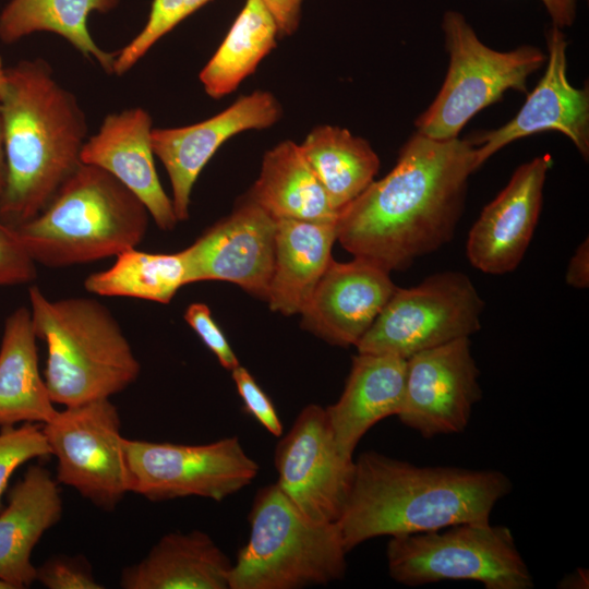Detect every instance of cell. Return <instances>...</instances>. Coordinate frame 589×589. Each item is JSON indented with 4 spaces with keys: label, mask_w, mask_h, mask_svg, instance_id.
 Here are the masks:
<instances>
[{
    "label": "cell",
    "mask_w": 589,
    "mask_h": 589,
    "mask_svg": "<svg viewBox=\"0 0 589 589\" xmlns=\"http://www.w3.org/2000/svg\"><path fill=\"white\" fill-rule=\"evenodd\" d=\"M474 171L468 139L413 133L394 168L339 211L338 241L389 273L409 267L453 239Z\"/></svg>",
    "instance_id": "cell-1"
},
{
    "label": "cell",
    "mask_w": 589,
    "mask_h": 589,
    "mask_svg": "<svg viewBox=\"0 0 589 589\" xmlns=\"http://www.w3.org/2000/svg\"><path fill=\"white\" fill-rule=\"evenodd\" d=\"M512 486L498 470L420 467L364 452L354 460L351 489L337 525L350 552L381 536L489 522L493 507Z\"/></svg>",
    "instance_id": "cell-2"
},
{
    "label": "cell",
    "mask_w": 589,
    "mask_h": 589,
    "mask_svg": "<svg viewBox=\"0 0 589 589\" xmlns=\"http://www.w3.org/2000/svg\"><path fill=\"white\" fill-rule=\"evenodd\" d=\"M7 184L0 220L16 228L39 214L82 164L86 117L41 58L5 68L0 96Z\"/></svg>",
    "instance_id": "cell-3"
},
{
    "label": "cell",
    "mask_w": 589,
    "mask_h": 589,
    "mask_svg": "<svg viewBox=\"0 0 589 589\" xmlns=\"http://www.w3.org/2000/svg\"><path fill=\"white\" fill-rule=\"evenodd\" d=\"M37 338L47 346L44 378L53 404L110 398L133 384L141 364L107 306L87 297L51 300L28 289Z\"/></svg>",
    "instance_id": "cell-4"
},
{
    "label": "cell",
    "mask_w": 589,
    "mask_h": 589,
    "mask_svg": "<svg viewBox=\"0 0 589 589\" xmlns=\"http://www.w3.org/2000/svg\"><path fill=\"white\" fill-rule=\"evenodd\" d=\"M149 217L146 206L113 176L82 163L47 206L15 230L36 263L60 268L136 248Z\"/></svg>",
    "instance_id": "cell-5"
},
{
    "label": "cell",
    "mask_w": 589,
    "mask_h": 589,
    "mask_svg": "<svg viewBox=\"0 0 589 589\" xmlns=\"http://www.w3.org/2000/svg\"><path fill=\"white\" fill-rule=\"evenodd\" d=\"M249 522L229 589H299L345 576L348 552L337 522L308 519L276 483L257 491Z\"/></svg>",
    "instance_id": "cell-6"
},
{
    "label": "cell",
    "mask_w": 589,
    "mask_h": 589,
    "mask_svg": "<svg viewBox=\"0 0 589 589\" xmlns=\"http://www.w3.org/2000/svg\"><path fill=\"white\" fill-rule=\"evenodd\" d=\"M441 26L449 56L447 73L414 125L416 132L430 139L450 140L459 137L468 121L500 101L507 91L527 93L529 76L544 65L546 55L531 45L494 50L456 10L444 12Z\"/></svg>",
    "instance_id": "cell-7"
},
{
    "label": "cell",
    "mask_w": 589,
    "mask_h": 589,
    "mask_svg": "<svg viewBox=\"0 0 589 589\" xmlns=\"http://www.w3.org/2000/svg\"><path fill=\"white\" fill-rule=\"evenodd\" d=\"M386 557L389 576L408 587L472 580L485 589L533 588L510 529L490 521L390 537Z\"/></svg>",
    "instance_id": "cell-8"
},
{
    "label": "cell",
    "mask_w": 589,
    "mask_h": 589,
    "mask_svg": "<svg viewBox=\"0 0 589 589\" xmlns=\"http://www.w3.org/2000/svg\"><path fill=\"white\" fill-rule=\"evenodd\" d=\"M483 309L484 301L466 274L437 273L414 287H397L356 347L360 353L407 360L479 332Z\"/></svg>",
    "instance_id": "cell-9"
},
{
    "label": "cell",
    "mask_w": 589,
    "mask_h": 589,
    "mask_svg": "<svg viewBox=\"0 0 589 589\" xmlns=\"http://www.w3.org/2000/svg\"><path fill=\"white\" fill-rule=\"evenodd\" d=\"M43 432L57 459L58 483L107 510L132 492L120 416L110 398L65 407Z\"/></svg>",
    "instance_id": "cell-10"
},
{
    "label": "cell",
    "mask_w": 589,
    "mask_h": 589,
    "mask_svg": "<svg viewBox=\"0 0 589 589\" xmlns=\"http://www.w3.org/2000/svg\"><path fill=\"white\" fill-rule=\"evenodd\" d=\"M132 492L154 502L199 496L214 501L243 490L260 466L237 436L189 445L124 437Z\"/></svg>",
    "instance_id": "cell-11"
},
{
    "label": "cell",
    "mask_w": 589,
    "mask_h": 589,
    "mask_svg": "<svg viewBox=\"0 0 589 589\" xmlns=\"http://www.w3.org/2000/svg\"><path fill=\"white\" fill-rule=\"evenodd\" d=\"M276 484L314 522H337L354 472L339 449L325 408L311 404L297 416L275 448Z\"/></svg>",
    "instance_id": "cell-12"
},
{
    "label": "cell",
    "mask_w": 589,
    "mask_h": 589,
    "mask_svg": "<svg viewBox=\"0 0 589 589\" xmlns=\"http://www.w3.org/2000/svg\"><path fill=\"white\" fill-rule=\"evenodd\" d=\"M479 376L470 337L411 356L399 421L424 438L461 433L482 397Z\"/></svg>",
    "instance_id": "cell-13"
},
{
    "label": "cell",
    "mask_w": 589,
    "mask_h": 589,
    "mask_svg": "<svg viewBox=\"0 0 589 589\" xmlns=\"http://www.w3.org/2000/svg\"><path fill=\"white\" fill-rule=\"evenodd\" d=\"M567 40L561 28L546 32V68L516 116L504 125L472 135L474 168L514 141L544 131L568 137L584 159L589 157V89L567 77Z\"/></svg>",
    "instance_id": "cell-14"
},
{
    "label": "cell",
    "mask_w": 589,
    "mask_h": 589,
    "mask_svg": "<svg viewBox=\"0 0 589 589\" xmlns=\"http://www.w3.org/2000/svg\"><path fill=\"white\" fill-rule=\"evenodd\" d=\"M276 220L245 196L232 214L182 250L188 284L224 280L266 298L274 267Z\"/></svg>",
    "instance_id": "cell-15"
},
{
    "label": "cell",
    "mask_w": 589,
    "mask_h": 589,
    "mask_svg": "<svg viewBox=\"0 0 589 589\" xmlns=\"http://www.w3.org/2000/svg\"><path fill=\"white\" fill-rule=\"evenodd\" d=\"M281 115V105L271 92L255 91L201 122L153 128L152 148L169 177L178 221L189 218L193 185L217 149L241 132L271 128Z\"/></svg>",
    "instance_id": "cell-16"
},
{
    "label": "cell",
    "mask_w": 589,
    "mask_h": 589,
    "mask_svg": "<svg viewBox=\"0 0 589 589\" xmlns=\"http://www.w3.org/2000/svg\"><path fill=\"white\" fill-rule=\"evenodd\" d=\"M549 154L521 164L505 188L480 213L466 245L470 264L491 275L515 271L533 237L543 202Z\"/></svg>",
    "instance_id": "cell-17"
},
{
    "label": "cell",
    "mask_w": 589,
    "mask_h": 589,
    "mask_svg": "<svg viewBox=\"0 0 589 589\" xmlns=\"http://www.w3.org/2000/svg\"><path fill=\"white\" fill-rule=\"evenodd\" d=\"M389 272L364 259H332L301 311L302 325L329 344L356 346L396 290Z\"/></svg>",
    "instance_id": "cell-18"
},
{
    "label": "cell",
    "mask_w": 589,
    "mask_h": 589,
    "mask_svg": "<svg viewBox=\"0 0 589 589\" xmlns=\"http://www.w3.org/2000/svg\"><path fill=\"white\" fill-rule=\"evenodd\" d=\"M152 130V117L143 108L110 113L98 131L87 137L81 161L113 176L139 197L160 229L171 230L178 219L156 171Z\"/></svg>",
    "instance_id": "cell-19"
},
{
    "label": "cell",
    "mask_w": 589,
    "mask_h": 589,
    "mask_svg": "<svg viewBox=\"0 0 589 589\" xmlns=\"http://www.w3.org/2000/svg\"><path fill=\"white\" fill-rule=\"evenodd\" d=\"M62 516L58 481L40 465L27 468L0 510V580L12 589L36 581L32 553L43 534Z\"/></svg>",
    "instance_id": "cell-20"
},
{
    "label": "cell",
    "mask_w": 589,
    "mask_h": 589,
    "mask_svg": "<svg viewBox=\"0 0 589 589\" xmlns=\"http://www.w3.org/2000/svg\"><path fill=\"white\" fill-rule=\"evenodd\" d=\"M407 360L387 354L360 353L339 399L325 408L341 453L353 458L363 435L378 421L397 416L401 409Z\"/></svg>",
    "instance_id": "cell-21"
},
{
    "label": "cell",
    "mask_w": 589,
    "mask_h": 589,
    "mask_svg": "<svg viewBox=\"0 0 589 589\" xmlns=\"http://www.w3.org/2000/svg\"><path fill=\"white\" fill-rule=\"evenodd\" d=\"M232 563L205 532H169L123 569L124 589H229Z\"/></svg>",
    "instance_id": "cell-22"
},
{
    "label": "cell",
    "mask_w": 589,
    "mask_h": 589,
    "mask_svg": "<svg viewBox=\"0 0 589 589\" xmlns=\"http://www.w3.org/2000/svg\"><path fill=\"white\" fill-rule=\"evenodd\" d=\"M336 221L276 220L274 267L266 298L273 311L301 313L332 261Z\"/></svg>",
    "instance_id": "cell-23"
},
{
    "label": "cell",
    "mask_w": 589,
    "mask_h": 589,
    "mask_svg": "<svg viewBox=\"0 0 589 589\" xmlns=\"http://www.w3.org/2000/svg\"><path fill=\"white\" fill-rule=\"evenodd\" d=\"M36 339L29 309L17 308L5 318L0 344V428L45 424L58 412L39 372Z\"/></svg>",
    "instance_id": "cell-24"
},
{
    "label": "cell",
    "mask_w": 589,
    "mask_h": 589,
    "mask_svg": "<svg viewBox=\"0 0 589 589\" xmlns=\"http://www.w3.org/2000/svg\"><path fill=\"white\" fill-rule=\"evenodd\" d=\"M247 196L275 220L336 221L338 217L299 144L289 140L266 152Z\"/></svg>",
    "instance_id": "cell-25"
},
{
    "label": "cell",
    "mask_w": 589,
    "mask_h": 589,
    "mask_svg": "<svg viewBox=\"0 0 589 589\" xmlns=\"http://www.w3.org/2000/svg\"><path fill=\"white\" fill-rule=\"evenodd\" d=\"M121 0H10L0 12V40L13 44L37 33L50 32L68 40L85 58L113 74L116 52L101 49L91 36L87 17L108 13Z\"/></svg>",
    "instance_id": "cell-26"
},
{
    "label": "cell",
    "mask_w": 589,
    "mask_h": 589,
    "mask_svg": "<svg viewBox=\"0 0 589 589\" xmlns=\"http://www.w3.org/2000/svg\"><path fill=\"white\" fill-rule=\"evenodd\" d=\"M299 146L338 213L374 181L380 168L370 143L337 125L315 127Z\"/></svg>",
    "instance_id": "cell-27"
},
{
    "label": "cell",
    "mask_w": 589,
    "mask_h": 589,
    "mask_svg": "<svg viewBox=\"0 0 589 589\" xmlns=\"http://www.w3.org/2000/svg\"><path fill=\"white\" fill-rule=\"evenodd\" d=\"M276 21L260 0H247L226 37L199 74L205 93L220 99L253 74L276 47Z\"/></svg>",
    "instance_id": "cell-28"
},
{
    "label": "cell",
    "mask_w": 589,
    "mask_h": 589,
    "mask_svg": "<svg viewBox=\"0 0 589 589\" xmlns=\"http://www.w3.org/2000/svg\"><path fill=\"white\" fill-rule=\"evenodd\" d=\"M187 281V268L181 251L172 254L148 253L136 248L116 256L107 269L93 273L84 288L103 297H128L158 303H169Z\"/></svg>",
    "instance_id": "cell-29"
},
{
    "label": "cell",
    "mask_w": 589,
    "mask_h": 589,
    "mask_svg": "<svg viewBox=\"0 0 589 589\" xmlns=\"http://www.w3.org/2000/svg\"><path fill=\"white\" fill-rule=\"evenodd\" d=\"M211 0H153L148 19L142 31L116 52L113 74L131 70L147 51L184 19Z\"/></svg>",
    "instance_id": "cell-30"
},
{
    "label": "cell",
    "mask_w": 589,
    "mask_h": 589,
    "mask_svg": "<svg viewBox=\"0 0 589 589\" xmlns=\"http://www.w3.org/2000/svg\"><path fill=\"white\" fill-rule=\"evenodd\" d=\"M51 455L43 429L36 423L5 426L0 431V510L1 497L13 472L23 464Z\"/></svg>",
    "instance_id": "cell-31"
},
{
    "label": "cell",
    "mask_w": 589,
    "mask_h": 589,
    "mask_svg": "<svg viewBox=\"0 0 589 589\" xmlns=\"http://www.w3.org/2000/svg\"><path fill=\"white\" fill-rule=\"evenodd\" d=\"M36 581L48 589H101L83 557L58 555L36 567Z\"/></svg>",
    "instance_id": "cell-32"
},
{
    "label": "cell",
    "mask_w": 589,
    "mask_h": 589,
    "mask_svg": "<svg viewBox=\"0 0 589 589\" xmlns=\"http://www.w3.org/2000/svg\"><path fill=\"white\" fill-rule=\"evenodd\" d=\"M36 276V262L15 228L0 220V287L29 284Z\"/></svg>",
    "instance_id": "cell-33"
},
{
    "label": "cell",
    "mask_w": 589,
    "mask_h": 589,
    "mask_svg": "<svg viewBox=\"0 0 589 589\" xmlns=\"http://www.w3.org/2000/svg\"><path fill=\"white\" fill-rule=\"evenodd\" d=\"M231 372L244 411L272 435L280 437L284 426L272 399L245 368L239 364Z\"/></svg>",
    "instance_id": "cell-34"
},
{
    "label": "cell",
    "mask_w": 589,
    "mask_h": 589,
    "mask_svg": "<svg viewBox=\"0 0 589 589\" xmlns=\"http://www.w3.org/2000/svg\"><path fill=\"white\" fill-rule=\"evenodd\" d=\"M184 320L216 356L223 368L231 371L239 365L233 350L206 304L199 302L190 304L184 312Z\"/></svg>",
    "instance_id": "cell-35"
},
{
    "label": "cell",
    "mask_w": 589,
    "mask_h": 589,
    "mask_svg": "<svg viewBox=\"0 0 589 589\" xmlns=\"http://www.w3.org/2000/svg\"><path fill=\"white\" fill-rule=\"evenodd\" d=\"M274 16L279 37L292 35L300 23L302 0H260Z\"/></svg>",
    "instance_id": "cell-36"
},
{
    "label": "cell",
    "mask_w": 589,
    "mask_h": 589,
    "mask_svg": "<svg viewBox=\"0 0 589 589\" xmlns=\"http://www.w3.org/2000/svg\"><path fill=\"white\" fill-rule=\"evenodd\" d=\"M566 284L577 289H585L589 286V241L584 240L573 256L570 257L566 275Z\"/></svg>",
    "instance_id": "cell-37"
},
{
    "label": "cell",
    "mask_w": 589,
    "mask_h": 589,
    "mask_svg": "<svg viewBox=\"0 0 589 589\" xmlns=\"http://www.w3.org/2000/svg\"><path fill=\"white\" fill-rule=\"evenodd\" d=\"M544 5L552 26L565 28L572 26L577 16L578 0H540Z\"/></svg>",
    "instance_id": "cell-38"
},
{
    "label": "cell",
    "mask_w": 589,
    "mask_h": 589,
    "mask_svg": "<svg viewBox=\"0 0 589 589\" xmlns=\"http://www.w3.org/2000/svg\"><path fill=\"white\" fill-rule=\"evenodd\" d=\"M7 184V160L4 152L3 127L0 113V201Z\"/></svg>",
    "instance_id": "cell-39"
},
{
    "label": "cell",
    "mask_w": 589,
    "mask_h": 589,
    "mask_svg": "<svg viewBox=\"0 0 589 589\" xmlns=\"http://www.w3.org/2000/svg\"><path fill=\"white\" fill-rule=\"evenodd\" d=\"M0 589H12L7 582L0 580Z\"/></svg>",
    "instance_id": "cell-40"
}]
</instances>
